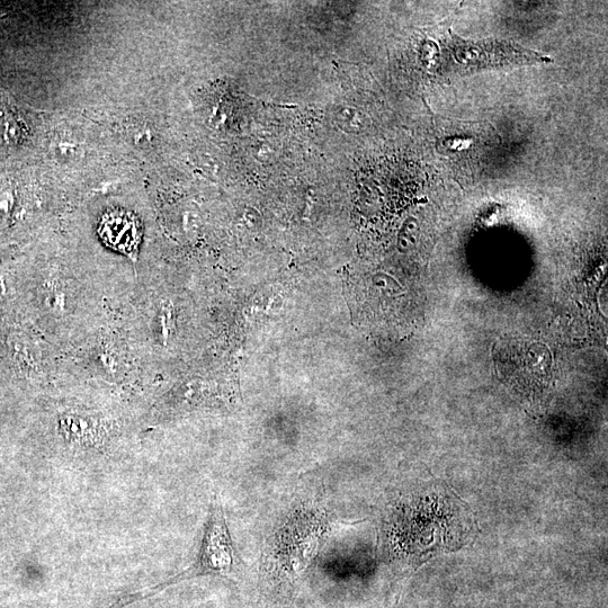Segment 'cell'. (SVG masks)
Masks as SVG:
<instances>
[{
  "mask_svg": "<svg viewBox=\"0 0 608 608\" xmlns=\"http://www.w3.org/2000/svg\"><path fill=\"white\" fill-rule=\"evenodd\" d=\"M393 557L410 566L453 552L477 538L469 506L446 485L431 484L402 496L384 524Z\"/></svg>",
  "mask_w": 608,
  "mask_h": 608,
  "instance_id": "cell-1",
  "label": "cell"
},
{
  "mask_svg": "<svg viewBox=\"0 0 608 608\" xmlns=\"http://www.w3.org/2000/svg\"><path fill=\"white\" fill-rule=\"evenodd\" d=\"M237 567V553L231 534L228 529L225 512L217 496L213 497L210 515L205 525L203 540L198 558L190 568L180 575L166 581V583L147 590L140 594H134L121 599L111 608H121L125 605L141 601L162 592V590L191 580L205 576L228 577L234 574Z\"/></svg>",
  "mask_w": 608,
  "mask_h": 608,
  "instance_id": "cell-2",
  "label": "cell"
},
{
  "mask_svg": "<svg viewBox=\"0 0 608 608\" xmlns=\"http://www.w3.org/2000/svg\"><path fill=\"white\" fill-rule=\"evenodd\" d=\"M451 41L447 44L451 67L459 73L473 70L502 68L507 66L544 64L551 58L518 46L516 43L498 40L473 42L464 40L450 30Z\"/></svg>",
  "mask_w": 608,
  "mask_h": 608,
  "instance_id": "cell-3",
  "label": "cell"
},
{
  "mask_svg": "<svg viewBox=\"0 0 608 608\" xmlns=\"http://www.w3.org/2000/svg\"><path fill=\"white\" fill-rule=\"evenodd\" d=\"M324 518L314 512H298L281 535L280 552L284 558L279 562V577L294 583L309 559L314 557L321 535L324 533Z\"/></svg>",
  "mask_w": 608,
  "mask_h": 608,
  "instance_id": "cell-4",
  "label": "cell"
},
{
  "mask_svg": "<svg viewBox=\"0 0 608 608\" xmlns=\"http://www.w3.org/2000/svg\"><path fill=\"white\" fill-rule=\"evenodd\" d=\"M100 232L107 244L125 253L132 254L139 244L138 223L127 213L107 214L101 223Z\"/></svg>",
  "mask_w": 608,
  "mask_h": 608,
  "instance_id": "cell-5",
  "label": "cell"
}]
</instances>
